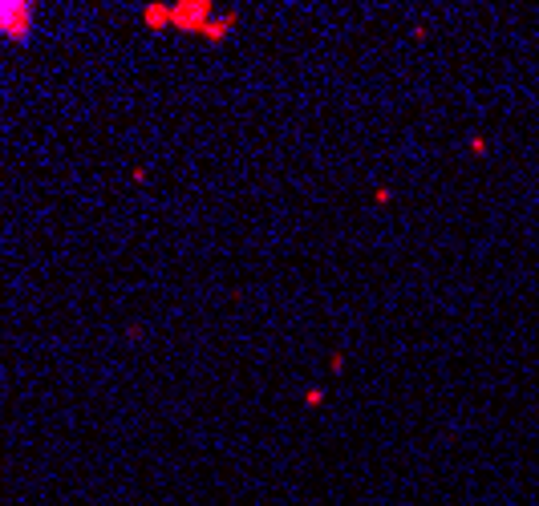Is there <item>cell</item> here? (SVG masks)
Returning a JSON list of instances; mask_svg holds the SVG:
<instances>
[{"label": "cell", "instance_id": "5b68a950", "mask_svg": "<svg viewBox=\"0 0 539 506\" xmlns=\"http://www.w3.org/2000/svg\"><path fill=\"white\" fill-rule=\"evenodd\" d=\"M328 369L341 373V369H345V356H341V352H332V356H328Z\"/></svg>", "mask_w": 539, "mask_h": 506}, {"label": "cell", "instance_id": "6da1fadb", "mask_svg": "<svg viewBox=\"0 0 539 506\" xmlns=\"http://www.w3.org/2000/svg\"><path fill=\"white\" fill-rule=\"evenodd\" d=\"M167 20H171V8H158V4H154V8H146V24H154V29H158V24H167Z\"/></svg>", "mask_w": 539, "mask_h": 506}, {"label": "cell", "instance_id": "277c9868", "mask_svg": "<svg viewBox=\"0 0 539 506\" xmlns=\"http://www.w3.org/2000/svg\"><path fill=\"white\" fill-rule=\"evenodd\" d=\"M389 198H393V191H389V187H377V191H373V203H377V207H385Z\"/></svg>", "mask_w": 539, "mask_h": 506}, {"label": "cell", "instance_id": "7a4b0ae2", "mask_svg": "<svg viewBox=\"0 0 539 506\" xmlns=\"http://www.w3.org/2000/svg\"><path fill=\"white\" fill-rule=\"evenodd\" d=\"M304 405L308 409H321V405H325V389H316V385H312V389L304 393Z\"/></svg>", "mask_w": 539, "mask_h": 506}, {"label": "cell", "instance_id": "3957f363", "mask_svg": "<svg viewBox=\"0 0 539 506\" xmlns=\"http://www.w3.org/2000/svg\"><path fill=\"white\" fill-rule=\"evenodd\" d=\"M470 154H475V158H482V154H486V138H482V134H475V138H470Z\"/></svg>", "mask_w": 539, "mask_h": 506}]
</instances>
